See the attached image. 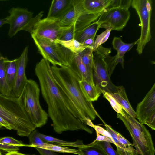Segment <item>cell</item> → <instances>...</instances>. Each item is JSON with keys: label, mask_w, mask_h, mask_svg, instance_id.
I'll list each match as a JSON object with an SVG mask.
<instances>
[{"label": "cell", "mask_w": 155, "mask_h": 155, "mask_svg": "<svg viewBox=\"0 0 155 155\" xmlns=\"http://www.w3.org/2000/svg\"><path fill=\"white\" fill-rule=\"evenodd\" d=\"M35 71L54 131L61 134L65 131L83 130L92 134L93 130L84 123L73 104L55 83L50 62L42 58L37 63Z\"/></svg>", "instance_id": "obj_1"}, {"label": "cell", "mask_w": 155, "mask_h": 155, "mask_svg": "<svg viewBox=\"0 0 155 155\" xmlns=\"http://www.w3.org/2000/svg\"><path fill=\"white\" fill-rule=\"evenodd\" d=\"M51 68L55 83L73 104L84 123L86 124L87 118L94 120L97 112L92 102L87 101L82 92L79 76L68 66L52 65Z\"/></svg>", "instance_id": "obj_2"}, {"label": "cell", "mask_w": 155, "mask_h": 155, "mask_svg": "<svg viewBox=\"0 0 155 155\" xmlns=\"http://www.w3.org/2000/svg\"><path fill=\"white\" fill-rule=\"evenodd\" d=\"M0 116L20 136L28 137L36 128L30 120L20 97H8L0 93Z\"/></svg>", "instance_id": "obj_3"}, {"label": "cell", "mask_w": 155, "mask_h": 155, "mask_svg": "<svg viewBox=\"0 0 155 155\" xmlns=\"http://www.w3.org/2000/svg\"><path fill=\"white\" fill-rule=\"evenodd\" d=\"M40 89L34 80L28 79L20 97L25 110L30 120L36 128L45 125L48 115L41 107L39 102Z\"/></svg>", "instance_id": "obj_4"}, {"label": "cell", "mask_w": 155, "mask_h": 155, "mask_svg": "<svg viewBox=\"0 0 155 155\" xmlns=\"http://www.w3.org/2000/svg\"><path fill=\"white\" fill-rule=\"evenodd\" d=\"M123 110L124 115L117 113V117L122 121L129 132L138 154L154 155L155 149L149 130L143 124Z\"/></svg>", "instance_id": "obj_5"}, {"label": "cell", "mask_w": 155, "mask_h": 155, "mask_svg": "<svg viewBox=\"0 0 155 155\" xmlns=\"http://www.w3.org/2000/svg\"><path fill=\"white\" fill-rule=\"evenodd\" d=\"M111 52L110 48L99 46L93 53L92 78L94 84L102 91L111 93L117 87L110 79L104 61L106 56Z\"/></svg>", "instance_id": "obj_6"}, {"label": "cell", "mask_w": 155, "mask_h": 155, "mask_svg": "<svg viewBox=\"0 0 155 155\" xmlns=\"http://www.w3.org/2000/svg\"><path fill=\"white\" fill-rule=\"evenodd\" d=\"M101 14L89 13L84 9L82 0H73L70 8L57 21L59 25L62 28H66L73 25L76 33L97 21Z\"/></svg>", "instance_id": "obj_7"}, {"label": "cell", "mask_w": 155, "mask_h": 155, "mask_svg": "<svg viewBox=\"0 0 155 155\" xmlns=\"http://www.w3.org/2000/svg\"><path fill=\"white\" fill-rule=\"evenodd\" d=\"M43 12H40L33 17V12L27 9L20 7L12 8L9 10V15L7 17V24L9 25L8 35L14 36L18 32L24 30L31 33L34 26L43 15Z\"/></svg>", "instance_id": "obj_8"}, {"label": "cell", "mask_w": 155, "mask_h": 155, "mask_svg": "<svg viewBox=\"0 0 155 155\" xmlns=\"http://www.w3.org/2000/svg\"><path fill=\"white\" fill-rule=\"evenodd\" d=\"M152 1L151 0H133L131 5L136 11L140 22L141 32L138 39L136 51L139 54L142 53L146 44L151 40L150 18Z\"/></svg>", "instance_id": "obj_9"}, {"label": "cell", "mask_w": 155, "mask_h": 155, "mask_svg": "<svg viewBox=\"0 0 155 155\" xmlns=\"http://www.w3.org/2000/svg\"><path fill=\"white\" fill-rule=\"evenodd\" d=\"M130 13L129 9L115 8L105 10L97 20L100 24V28L122 31L129 21Z\"/></svg>", "instance_id": "obj_10"}, {"label": "cell", "mask_w": 155, "mask_h": 155, "mask_svg": "<svg viewBox=\"0 0 155 155\" xmlns=\"http://www.w3.org/2000/svg\"><path fill=\"white\" fill-rule=\"evenodd\" d=\"M139 122L155 130V83L143 100L138 104L135 112Z\"/></svg>", "instance_id": "obj_11"}, {"label": "cell", "mask_w": 155, "mask_h": 155, "mask_svg": "<svg viewBox=\"0 0 155 155\" xmlns=\"http://www.w3.org/2000/svg\"><path fill=\"white\" fill-rule=\"evenodd\" d=\"M63 28L59 25L57 20L46 17L35 25L30 34L55 41L59 39Z\"/></svg>", "instance_id": "obj_12"}, {"label": "cell", "mask_w": 155, "mask_h": 155, "mask_svg": "<svg viewBox=\"0 0 155 155\" xmlns=\"http://www.w3.org/2000/svg\"><path fill=\"white\" fill-rule=\"evenodd\" d=\"M31 35L43 58L48 61L52 65L62 66L56 53V43L55 41L34 35Z\"/></svg>", "instance_id": "obj_13"}, {"label": "cell", "mask_w": 155, "mask_h": 155, "mask_svg": "<svg viewBox=\"0 0 155 155\" xmlns=\"http://www.w3.org/2000/svg\"><path fill=\"white\" fill-rule=\"evenodd\" d=\"M28 46H26L17 58V68L14 85L12 92L14 97H19L22 94L28 79L25 71L28 61Z\"/></svg>", "instance_id": "obj_14"}, {"label": "cell", "mask_w": 155, "mask_h": 155, "mask_svg": "<svg viewBox=\"0 0 155 155\" xmlns=\"http://www.w3.org/2000/svg\"><path fill=\"white\" fill-rule=\"evenodd\" d=\"M73 0H53L47 18L58 20L62 17L71 7Z\"/></svg>", "instance_id": "obj_15"}, {"label": "cell", "mask_w": 155, "mask_h": 155, "mask_svg": "<svg viewBox=\"0 0 155 155\" xmlns=\"http://www.w3.org/2000/svg\"><path fill=\"white\" fill-rule=\"evenodd\" d=\"M110 94L122 107L123 110L131 117L136 118L135 112L129 101L123 86H117L116 91Z\"/></svg>", "instance_id": "obj_16"}, {"label": "cell", "mask_w": 155, "mask_h": 155, "mask_svg": "<svg viewBox=\"0 0 155 155\" xmlns=\"http://www.w3.org/2000/svg\"><path fill=\"white\" fill-rule=\"evenodd\" d=\"M79 84L82 92L87 101L92 102L97 100L102 93L98 87L85 80H80Z\"/></svg>", "instance_id": "obj_17"}, {"label": "cell", "mask_w": 155, "mask_h": 155, "mask_svg": "<svg viewBox=\"0 0 155 155\" xmlns=\"http://www.w3.org/2000/svg\"><path fill=\"white\" fill-rule=\"evenodd\" d=\"M110 2L111 0H82L85 10L89 13L96 15L102 13Z\"/></svg>", "instance_id": "obj_18"}, {"label": "cell", "mask_w": 155, "mask_h": 155, "mask_svg": "<svg viewBox=\"0 0 155 155\" xmlns=\"http://www.w3.org/2000/svg\"><path fill=\"white\" fill-rule=\"evenodd\" d=\"M68 67L79 76L80 80H85L94 84L88 74L85 66L78 54H76Z\"/></svg>", "instance_id": "obj_19"}, {"label": "cell", "mask_w": 155, "mask_h": 155, "mask_svg": "<svg viewBox=\"0 0 155 155\" xmlns=\"http://www.w3.org/2000/svg\"><path fill=\"white\" fill-rule=\"evenodd\" d=\"M17 68V58L12 60L7 58L5 64L6 78L8 86L12 92L15 81Z\"/></svg>", "instance_id": "obj_20"}, {"label": "cell", "mask_w": 155, "mask_h": 155, "mask_svg": "<svg viewBox=\"0 0 155 155\" xmlns=\"http://www.w3.org/2000/svg\"><path fill=\"white\" fill-rule=\"evenodd\" d=\"M100 24L97 21L91 23L83 30L76 33L74 39L82 44L87 39L96 34L100 28Z\"/></svg>", "instance_id": "obj_21"}, {"label": "cell", "mask_w": 155, "mask_h": 155, "mask_svg": "<svg viewBox=\"0 0 155 155\" xmlns=\"http://www.w3.org/2000/svg\"><path fill=\"white\" fill-rule=\"evenodd\" d=\"M7 58L4 57L0 52V93L6 96H11L12 91L7 84L5 75V64Z\"/></svg>", "instance_id": "obj_22"}, {"label": "cell", "mask_w": 155, "mask_h": 155, "mask_svg": "<svg viewBox=\"0 0 155 155\" xmlns=\"http://www.w3.org/2000/svg\"><path fill=\"white\" fill-rule=\"evenodd\" d=\"M56 52L62 65L68 67L76 54L62 45L57 43Z\"/></svg>", "instance_id": "obj_23"}, {"label": "cell", "mask_w": 155, "mask_h": 155, "mask_svg": "<svg viewBox=\"0 0 155 155\" xmlns=\"http://www.w3.org/2000/svg\"><path fill=\"white\" fill-rule=\"evenodd\" d=\"M138 41L137 40L132 43H125L123 41L120 37H115L113 38L112 44L114 49L117 51V54L120 57H124L125 53L137 44Z\"/></svg>", "instance_id": "obj_24"}, {"label": "cell", "mask_w": 155, "mask_h": 155, "mask_svg": "<svg viewBox=\"0 0 155 155\" xmlns=\"http://www.w3.org/2000/svg\"><path fill=\"white\" fill-rule=\"evenodd\" d=\"M81 155H107L99 141H96L78 148Z\"/></svg>", "instance_id": "obj_25"}, {"label": "cell", "mask_w": 155, "mask_h": 155, "mask_svg": "<svg viewBox=\"0 0 155 155\" xmlns=\"http://www.w3.org/2000/svg\"><path fill=\"white\" fill-rule=\"evenodd\" d=\"M93 52L92 48H87L78 54L85 66L90 78L92 80Z\"/></svg>", "instance_id": "obj_26"}, {"label": "cell", "mask_w": 155, "mask_h": 155, "mask_svg": "<svg viewBox=\"0 0 155 155\" xmlns=\"http://www.w3.org/2000/svg\"><path fill=\"white\" fill-rule=\"evenodd\" d=\"M55 41L67 48L76 54H78L87 48L75 39L67 41L57 39Z\"/></svg>", "instance_id": "obj_27"}, {"label": "cell", "mask_w": 155, "mask_h": 155, "mask_svg": "<svg viewBox=\"0 0 155 155\" xmlns=\"http://www.w3.org/2000/svg\"><path fill=\"white\" fill-rule=\"evenodd\" d=\"M104 61L110 77L118 63H120L122 67L124 68V57H120L117 54L114 56L109 55H107L104 58Z\"/></svg>", "instance_id": "obj_28"}, {"label": "cell", "mask_w": 155, "mask_h": 155, "mask_svg": "<svg viewBox=\"0 0 155 155\" xmlns=\"http://www.w3.org/2000/svg\"><path fill=\"white\" fill-rule=\"evenodd\" d=\"M35 147H39L48 149L54 152L64 153H68L81 155L80 151L78 149H71L64 146L58 145L56 144H53L48 146H40Z\"/></svg>", "instance_id": "obj_29"}, {"label": "cell", "mask_w": 155, "mask_h": 155, "mask_svg": "<svg viewBox=\"0 0 155 155\" xmlns=\"http://www.w3.org/2000/svg\"><path fill=\"white\" fill-rule=\"evenodd\" d=\"M39 132L35 130L32 131L28 136L30 144L25 145V146L31 147L34 148L38 146H48L52 144L44 141L39 137Z\"/></svg>", "instance_id": "obj_30"}, {"label": "cell", "mask_w": 155, "mask_h": 155, "mask_svg": "<svg viewBox=\"0 0 155 155\" xmlns=\"http://www.w3.org/2000/svg\"><path fill=\"white\" fill-rule=\"evenodd\" d=\"M117 136L120 143L123 147L124 150L132 155H138L136 150L133 148V145L124 138L120 133L116 131Z\"/></svg>", "instance_id": "obj_31"}, {"label": "cell", "mask_w": 155, "mask_h": 155, "mask_svg": "<svg viewBox=\"0 0 155 155\" xmlns=\"http://www.w3.org/2000/svg\"><path fill=\"white\" fill-rule=\"evenodd\" d=\"M102 93L103 94V97L110 102L113 109L117 113L120 114L122 116L124 115V113L122 107L110 93L104 91H102Z\"/></svg>", "instance_id": "obj_32"}, {"label": "cell", "mask_w": 155, "mask_h": 155, "mask_svg": "<svg viewBox=\"0 0 155 155\" xmlns=\"http://www.w3.org/2000/svg\"><path fill=\"white\" fill-rule=\"evenodd\" d=\"M111 28H109L106 30L100 35L97 36L94 41L93 48V51L99 46L105 43L108 39L111 31Z\"/></svg>", "instance_id": "obj_33"}, {"label": "cell", "mask_w": 155, "mask_h": 155, "mask_svg": "<svg viewBox=\"0 0 155 155\" xmlns=\"http://www.w3.org/2000/svg\"><path fill=\"white\" fill-rule=\"evenodd\" d=\"M76 32L73 25L68 27L64 28L58 40L64 41H69L74 39Z\"/></svg>", "instance_id": "obj_34"}, {"label": "cell", "mask_w": 155, "mask_h": 155, "mask_svg": "<svg viewBox=\"0 0 155 155\" xmlns=\"http://www.w3.org/2000/svg\"><path fill=\"white\" fill-rule=\"evenodd\" d=\"M131 2L132 0H111L110 3L105 9L115 8L129 9L131 5Z\"/></svg>", "instance_id": "obj_35"}, {"label": "cell", "mask_w": 155, "mask_h": 155, "mask_svg": "<svg viewBox=\"0 0 155 155\" xmlns=\"http://www.w3.org/2000/svg\"><path fill=\"white\" fill-rule=\"evenodd\" d=\"M0 143L16 145L19 147L25 145L21 141L10 137H5L0 139Z\"/></svg>", "instance_id": "obj_36"}, {"label": "cell", "mask_w": 155, "mask_h": 155, "mask_svg": "<svg viewBox=\"0 0 155 155\" xmlns=\"http://www.w3.org/2000/svg\"><path fill=\"white\" fill-rule=\"evenodd\" d=\"M100 142L107 155H118L117 151L113 149L110 142L104 141Z\"/></svg>", "instance_id": "obj_37"}, {"label": "cell", "mask_w": 155, "mask_h": 155, "mask_svg": "<svg viewBox=\"0 0 155 155\" xmlns=\"http://www.w3.org/2000/svg\"><path fill=\"white\" fill-rule=\"evenodd\" d=\"M19 147L16 145L0 143V150H3L8 153L18 151L19 150Z\"/></svg>", "instance_id": "obj_38"}, {"label": "cell", "mask_w": 155, "mask_h": 155, "mask_svg": "<svg viewBox=\"0 0 155 155\" xmlns=\"http://www.w3.org/2000/svg\"><path fill=\"white\" fill-rule=\"evenodd\" d=\"M93 128L94 129L96 132L100 134L112 139L111 135L110 133L102 127L97 125H94Z\"/></svg>", "instance_id": "obj_39"}, {"label": "cell", "mask_w": 155, "mask_h": 155, "mask_svg": "<svg viewBox=\"0 0 155 155\" xmlns=\"http://www.w3.org/2000/svg\"><path fill=\"white\" fill-rule=\"evenodd\" d=\"M97 137L96 139L91 143H93L96 141L108 142H110L115 145V144L112 139L107 137L105 136L101 135L98 133L96 132Z\"/></svg>", "instance_id": "obj_40"}, {"label": "cell", "mask_w": 155, "mask_h": 155, "mask_svg": "<svg viewBox=\"0 0 155 155\" xmlns=\"http://www.w3.org/2000/svg\"><path fill=\"white\" fill-rule=\"evenodd\" d=\"M41 155H57L54 152L48 149L39 147H35Z\"/></svg>", "instance_id": "obj_41"}, {"label": "cell", "mask_w": 155, "mask_h": 155, "mask_svg": "<svg viewBox=\"0 0 155 155\" xmlns=\"http://www.w3.org/2000/svg\"><path fill=\"white\" fill-rule=\"evenodd\" d=\"M95 35H94L90 38L86 39L83 42L82 44L86 47L91 48L93 49Z\"/></svg>", "instance_id": "obj_42"}, {"label": "cell", "mask_w": 155, "mask_h": 155, "mask_svg": "<svg viewBox=\"0 0 155 155\" xmlns=\"http://www.w3.org/2000/svg\"><path fill=\"white\" fill-rule=\"evenodd\" d=\"M0 123L3 127H5L6 129L10 130H12L9 124L1 116H0Z\"/></svg>", "instance_id": "obj_43"}, {"label": "cell", "mask_w": 155, "mask_h": 155, "mask_svg": "<svg viewBox=\"0 0 155 155\" xmlns=\"http://www.w3.org/2000/svg\"><path fill=\"white\" fill-rule=\"evenodd\" d=\"M117 147V152L118 155H132L130 153L124 150L118 146Z\"/></svg>", "instance_id": "obj_44"}, {"label": "cell", "mask_w": 155, "mask_h": 155, "mask_svg": "<svg viewBox=\"0 0 155 155\" xmlns=\"http://www.w3.org/2000/svg\"><path fill=\"white\" fill-rule=\"evenodd\" d=\"M5 155H29L24 154L18 152V151L13 152L9 153H7Z\"/></svg>", "instance_id": "obj_45"}, {"label": "cell", "mask_w": 155, "mask_h": 155, "mask_svg": "<svg viewBox=\"0 0 155 155\" xmlns=\"http://www.w3.org/2000/svg\"><path fill=\"white\" fill-rule=\"evenodd\" d=\"M7 17L4 18L0 19V27L4 25L7 24Z\"/></svg>", "instance_id": "obj_46"}, {"label": "cell", "mask_w": 155, "mask_h": 155, "mask_svg": "<svg viewBox=\"0 0 155 155\" xmlns=\"http://www.w3.org/2000/svg\"><path fill=\"white\" fill-rule=\"evenodd\" d=\"M3 127L2 125L0 123V129Z\"/></svg>", "instance_id": "obj_47"}, {"label": "cell", "mask_w": 155, "mask_h": 155, "mask_svg": "<svg viewBox=\"0 0 155 155\" xmlns=\"http://www.w3.org/2000/svg\"><path fill=\"white\" fill-rule=\"evenodd\" d=\"M0 155H2L0 151Z\"/></svg>", "instance_id": "obj_48"}]
</instances>
